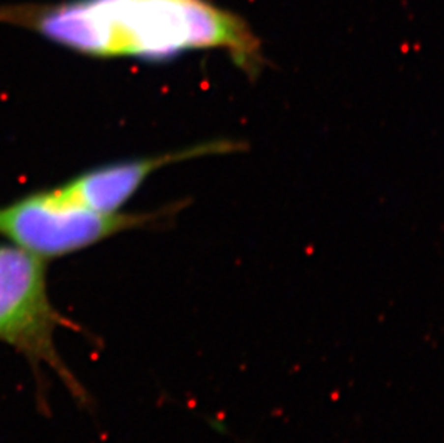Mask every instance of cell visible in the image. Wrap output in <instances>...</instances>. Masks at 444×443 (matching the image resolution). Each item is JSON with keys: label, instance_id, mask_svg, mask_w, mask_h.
<instances>
[{"label": "cell", "instance_id": "cell-1", "mask_svg": "<svg viewBox=\"0 0 444 443\" xmlns=\"http://www.w3.org/2000/svg\"><path fill=\"white\" fill-rule=\"evenodd\" d=\"M0 22L93 58L161 60L190 49H222L250 75L262 63L250 26L208 0H63L0 7Z\"/></svg>", "mask_w": 444, "mask_h": 443}, {"label": "cell", "instance_id": "cell-2", "mask_svg": "<svg viewBox=\"0 0 444 443\" xmlns=\"http://www.w3.org/2000/svg\"><path fill=\"white\" fill-rule=\"evenodd\" d=\"M60 328L81 329L51 302L45 261L18 246L0 245V341L28 360L37 384L48 367L76 402L87 405L88 393L58 353L55 335Z\"/></svg>", "mask_w": 444, "mask_h": 443}, {"label": "cell", "instance_id": "cell-3", "mask_svg": "<svg viewBox=\"0 0 444 443\" xmlns=\"http://www.w3.org/2000/svg\"><path fill=\"white\" fill-rule=\"evenodd\" d=\"M178 207L180 205L176 206ZM176 209L152 213L95 212L65 199L55 187L0 206V236L46 261L82 251L115 233L155 223Z\"/></svg>", "mask_w": 444, "mask_h": 443}, {"label": "cell", "instance_id": "cell-4", "mask_svg": "<svg viewBox=\"0 0 444 443\" xmlns=\"http://www.w3.org/2000/svg\"><path fill=\"white\" fill-rule=\"evenodd\" d=\"M241 148H244L243 144L229 140L210 141L176 153L99 166L76 176L56 189L65 199L91 210L117 213L141 187L149 174L167 164L206 155L236 153Z\"/></svg>", "mask_w": 444, "mask_h": 443}]
</instances>
